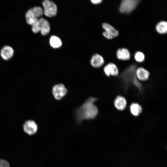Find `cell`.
Listing matches in <instances>:
<instances>
[{"mask_svg":"<svg viewBox=\"0 0 167 167\" xmlns=\"http://www.w3.org/2000/svg\"><path fill=\"white\" fill-rule=\"evenodd\" d=\"M96 100L95 98L89 97L76 110V116L78 122L80 123L84 120L95 118L98 112V108L94 103Z\"/></svg>","mask_w":167,"mask_h":167,"instance_id":"6da1fadb","label":"cell"},{"mask_svg":"<svg viewBox=\"0 0 167 167\" xmlns=\"http://www.w3.org/2000/svg\"><path fill=\"white\" fill-rule=\"evenodd\" d=\"M136 68L135 64H132L130 65L122 73L121 77L126 83L133 84L141 90L142 85L137 78L135 75Z\"/></svg>","mask_w":167,"mask_h":167,"instance_id":"7a4b0ae2","label":"cell"},{"mask_svg":"<svg viewBox=\"0 0 167 167\" xmlns=\"http://www.w3.org/2000/svg\"><path fill=\"white\" fill-rule=\"evenodd\" d=\"M139 0H123L119 7L120 12L123 14H129L133 11L139 3Z\"/></svg>","mask_w":167,"mask_h":167,"instance_id":"3957f363","label":"cell"},{"mask_svg":"<svg viewBox=\"0 0 167 167\" xmlns=\"http://www.w3.org/2000/svg\"><path fill=\"white\" fill-rule=\"evenodd\" d=\"M43 14L46 16L51 17L56 15L57 13V7L53 2L45 0L42 2Z\"/></svg>","mask_w":167,"mask_h":167,"instance_id":"277c9868","label":"cell"},{"mask_svg":"<svg viewBox=\"0 0 167 167\" xmlns=\"http://www.w3.org/2000/svg\"><path fill=\"white\" fill-rule=\"evenodd\" d=\"M67 88L62 84H57L52 88V93L55 99L60 100L62 99L66 94Z\"/></svg>","mask_w":167,"mask_h":167,"instance_id":"5b68a950","label":"cell"},{"mask_svg":"<svg viewBox=\"0 0 167 167\" xmlns=\"http://www.w3.org/2000/svg\"><path fill=\"white\" fill-rule=\"evenodd\" d=\"M23 129L26 134L32 135L36 133L38 130V126L34 121L28 120L26 121L24 123Z\"/></svg>","mask_w":167,"mask_h":167,"instance_id":"8992f818","label":"cell"},{"mask_svg":"<svg viewBox=\"0 0 167 167\" xmlns=\"http://www.w3.org/2000/svg\"><path fill=\"white\" fill-rule=\"evenodd\" d=\"M104 72L107 76H116L119 74V70L116 65L112 62H109L105 65L103 69Z\"/></svg>","mask_w":167,"mask_h":167,"instance_id":"52a82bcc","label":"cell"},{"mask_svg":"<svg viewBox=\"0 0 167 167\" xmlns=\"http://www.w3.org/2000/svg\"><path fill=\"white\" fill-rule=\"evenodd\" d=\"M135 75L139 80L145 81L149 79L150 73L148 71L144 68L139 67L136 68Z\"/></svg>","mask_w":167,"mask_h":167,"instance_id":"ba28073f","label":"cell"},{"mask_svg":"<svg viewBox=\"0 0 167 167\" xmlns=\"http://www.w3.org/2000/svg\"><path fill=\"white\" fill-rule=\"evenodd\" d=\"M40 32L43 36L47 35L50 32V27L49 22L46 19L42 18L38 19Z\"/></svg>","mask_w":167,"mask_h":167,"instance_id":"9c48e42d","label":"cell"},{"mask_svg":"<svg viewBox=\"0 0 167 167\" xmlns=\"http://www.w3.org/2000/svg\"><path fill=\"white\" fill-rule=\"evenodd\" d=\"M116 55L117 58L122 61H127L130 59L131 54L129 50L125 48H121L118 49Z\"/></svg>","mask_w":167,"mask_h":167,"instance_id":"30bf717a","label":"cell"},{"mask_svg":"<svg viewBox=\"0 0 167 167\" xmlns=\"http://www.w3.org/2000/svg\"><path fill=\"white\" fill-rule=\"evenodd\" d=\"M105 63L103 57L98 54H95L92 56L90 63L93 67L98 68L102 66Z\"/></svg>","mask_w":167,"mask_h":167,"instance_id":"8fae6325","label":"cell"},{"mask_svg":"<svg viewBox=\"0 0 167 167\" xmlns=\"http://www.w3.org/2000/svg\"><path fill=\"white\" fill-rule=\"evenodd\" d=\"M127 102L126 98L123 96H118L114 101V105L115 108L119 111H122L126 109Z\"/></svg>","mask_w":167,"mask_h":167,"instance_id":"7c38bea8","label":"cell"},{"mask_svg":"<svg viewBox=\"0 0 167 167\" xmlns=\"http://www.w3.org/2000/svg\"><path fill=\"white\" fill-rule=\"evenodd\" d=\"M14 53V49L11 47L6 45L2 49L0 54L3 59L7 60L11 59L13 56Z\"/></svg>","mask_w":167,"mask_h":167,"instance_id":"4fadbf2b","label":"cell"},{"mask_svg":"<svg viewBox=\"0 0 167 167\" xmlns=\"http://www.w3.org/2000/svg\"><path fill=\"white\" fill-rule=\"evenodd\" d=\"M102 26L105 31L111 34L114 37H116L119 35V31L108 23H104Z\"/></svg>","mask_w":167,"mask_h":167,"instance_id":"5bb4252c","label":"cell"},{"mask_svg":"<svg viewBox=\"0 0 167 167\" xmlns=\"http://www.w3.org/2000/svg\"><path fill=\"white\" fill-rule=\"evenodd\" d=\"M25 18L27 23L31 26L36 22L38 19L34 15L32 8L28 10L26 12Z\"/></svg>","mask_w":167,"mask_h":167,"instance_id":"9a60e30c","label":"cell"},{"mask_svg":"<svg viewBox=\"0 0 167 167\" xmlns=\"http://www.w3.org/2000/svg\"><path fill=\"white\" fill-rule=\"evenodd\" d=\"M131 114L134 116H138L142 112L143 109L141 106L137 103H133L130 106Z\"/></svg>","mask_w":167,"mask_h":167,"instance_id":"2e32d148","label":"cell"},{"mask_svg":"<svg viewBox=\"0 0 167 167\" xmlns=\"http://www.w3.org/2000/svg\"><path fill=\"white\" fill-rule=\"evenodd\" d=\"M156 31L161 34H164L167 32V22L165 20L159 22L155 26Z\"/></svg>","mask_w":167,"mask_h":167,"instance_id":"e0dca14e","label":"cell"},{"mask_svg":"<svg viewBox=\"0 0 167 167\" xmlns=\"http://www.w3.org/2000/svg\"><path fill=\"white\" fill-rule=\"evenodd\" d=\"M50 45L54 48H58L62 45V42L61 39L55 36H52L49 39Z\"/></svg>","mask_w":167,"mask_h":167,"instance_id":"ac0fdd59","label":"cell"},{"mask_svg":"<svg viewBox=\"0 0 167 167\" xmlns=\"http://www.w3.org/2000/svg\"><path fill=\"white\" fill-rule=\"evenodd\" d=\"M134 58L135 60L138 62H143L145 59V56L144 53L140 51L136 52L134 55Z\"/></svg>","mask_w":167,"mask_h":167,"instance_id":"d6986e66","label":"cell"},{"mask_svg":"<svg viewBox=\"0 0 167 167\" xmlns=\"http://www.w3.org/2000/svg\"><path fill=\"white\" fill-rule=\"evenodd\" d=\"M32 9L35 15L38 19L43 14V9L40 6H36L32 8Z\"/></svg>","mask_w":167,"mask_h":167,"instance_id":"ffe728a7","label":"cell"},{"mask_svg":"<svg viewBox=\"0 0 167 167\" xmlns=\"http://www.w3.org/2000/svg\"><path fill=\"white\" fill-rule=\"evenodd\" d=\"M32 26V30L33 33H36L40 32V28L38 20Z\"/></svg>","mask_w":167,"mask_h":167,"instance_id":"44dd1931","label":"cell"},{"mask_svg":"<svg viewBox=\"0 0 167 167\" xmlns=\"http://www.w3.org/2000/svg\"><path fill=\"white\" fill-rule=\"evenodd\" d=\"M0 167H10L9 163L6 160L0 159Z\"/></svg>","mask_w":167,"mask_h":167,"instance_id":"7402d4cb","label":"cell"},{"mask_svg":"<svg viewBox=\"0 0 167 167\" xmlns=\"http://www.w3.org/2000/svg\"><path fill=\"white\" fill-rule=\"evenodd\" d=\"M102 35L104 37L109 40H111L114 38L112 35L105 31L103 32Z\"/></svg>","mask_w":167,"mask_h":167,"instance_id":"603a6c76","label":"cell"},{"mask_svg":"<svg viewBox=\"0 0 167 167\" xmlns=\"http://www.w3.org/2000/svg\"><path fill=\"white\" fill-rule=\"evenodd\" d=\"M91 1L92 3L94 4H99L102 2V0H92Z\"/></svg>","mask_w":167,"mask_h":167,"instance_id":"cb8c5ba5","label":"cell"}]
</instances>
